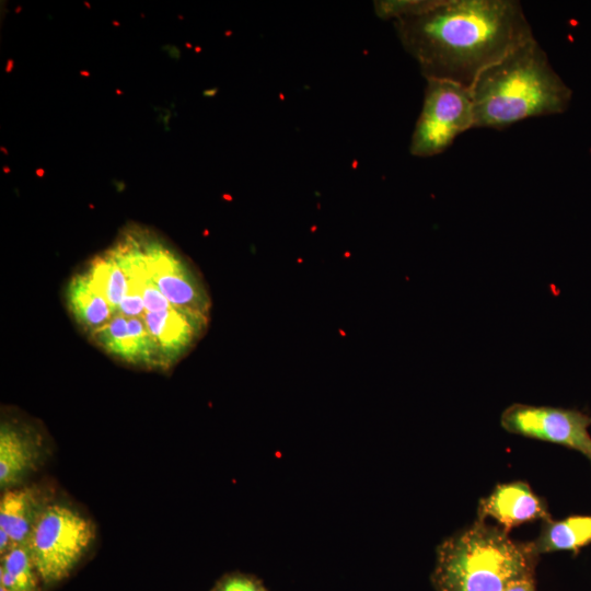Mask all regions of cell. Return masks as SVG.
I'll return each mask as SVG.
<instances>
[{
	"instance_id": "7402d4cb",
	"label": "cell",
	"mask_w": 591,
	"mask_h": 591,
	"mask_svg": "<svg viewBox=\"0 0 591 591\" xmlns=\"http://www.w3.org/2000/svg\"><path fill=\"white\" fill-rule=\"evenodd\" d=\"M590 462H591V460H590Z\"/></svg>"
},
{
	"instance_id": "8fae6325",
	"label": "cell",
	"mask_w": 591,
	"mask_h": 591,
	"mask_svg": "<svg viewBox=\"0 0 591 591\" xmlns=\"http://www.w3.org/2000/svg\"><path fill=\"white\" fill-rule=\"evenodd\" d=\"M143 321L159 347L163 366H170L187 348L199 324V318L175 308L146 312Z\"/></svg>"
},
{
	"instance_id": "9c48e42d",
	"label": "cell",
	"mask_w": 591,
	"mask_h": 591,
	"mask_svg": "<svg viewBox=\"0 0 591 591\" xmlns=\"http://www.w3.org/2000/svg\"><path fill=\"white\" fill-rule=\"evenodd\" d=\"M43 456L38 436L30 430L2 422L0 429V488L18 487L34 472Z\"/></svg>"
},
{
	"instance_id": "ffe728a7",
	"label": "cell",
	"mask_w": 591,
	"mask_h": 591,
	"mask_svg": "<svg viewBox=\"0 0 591 591\" xmlns=\"http://www.w3.org/2000/svg\"><path fill=\"white\" fill-rule=\"evenodd\" d=\"M12 68H13V60H12V59H9V60H8V67H7L5 71H7V72H10Z\"/></svg>"
},
{
	"instance_id": "8992f818",
	"label": "cell",
	"mask_w": 591,
	"mask_h": 591,
	"mask_svg": "<svg viewBox=\"0 0 591 591\" xmlns=\"http://www.w3.org/2000/svg\"><path fill=\"white\" fill-rule=\"evenodd\" d=\"M500 425L510 433L563 445L591 460V416L581 410L513 403L501 413Z\"/></svg>"
},
{
	"instance_id": "6da1fadb",
	"label": "cell",
	"mask_w": 591,
	"mask_h": 591,
	"mask_svg": "<svg viewBox=\"0 0 591 591\" xmlns=\"http://www.w3.org/2000/svg\"><path fill=\"white\" fill-rule=\"evenodd\" d=\"M393 22L402 46L426 80L466 88L487 67L534 38L515 0H434Z\"/></svg>"
},
{
	"instance_id": "ba28073f",
	"label": "cell",
	"mask_w": 591,
	"mask_h": 591,
	"mask_svg": "<svg viewBox=\"0 0 591 591\" xmlns=\"http://www.w3.org/2000/svg\"><path fill=\"white\" fill-rule=\"evenodd\" d=\"M490 518L498 522L505 532L525 522L551 519L545 501L525 482L497 485L485 498L479 500L478 518Z\"/></svg>"
},
{
	"instance_id": "30bf717a",
	"label": "cell",
	"mask_w": 591,
	"mask_h": 591,
	"mask_svg": "<svg viewBox=\"0 0 591 591\" xmlns=\"http://www.w3.org/2000/svg\"><path fill=\"white\" fill-rule=\"evenodd\" d=\"M48 503V497L36 485L3 491L0 499V530L8 533L12 546L28 543L32 530Z\"/></svg>"
},
{
	"instance_id": "5bb4252c",
	"label": "cell",
	"mask_w": 591,
	"mask_h": 591,
	"mask_svg": "<svg viewBox=\"0 0 591 591\" xmlns=\"http://www.w3.org/2000/svg\"><path fill=\"white\" fill-rule=\"evenodd\" d=\"M39 576L27 544L1 555L0 582L5 591H38Z\"/></svg>"
},
{
	"instance_id": "d6986e66",
	"label": "cell",
	"mask_w": 591,
	"mask_h": 591,
	"mask_svg": "<svg viewBox=\"0 0 591 591\" xmlns=\"http://www.w3.org/2000/svg\"><path fill=\"white\" fill-rule=\"evenodd\" d=\"M505 591H536L534 578L520 580L510 586Z\"/></svg>"
},
{
	"instance_id": "7a4b0ae2",
	"label": "cell",
	"mask_w": 591,
	"mask_h": 591,
	"mask_svg": "<svg viewBox=\"0 0 591 591\" xmlns=\"http://www.w3.org/2000/svg\"><path fill=\"white\" fill-rule=\"evenodd\" d=\"M474 128L501 129L565 112L571 90L532 38L483 70L470 88Z\"/></svg>"
},
{
	"instance_id": "52a82bcc",
	"label": "cell",
	"mask_w": 591,
	"mask_h": 591,
	"mask_svg": "<svg viewBox=\"0 0 591 591\" xmlns=\"http://www.w3.org/2000/svg\"><path fill=\"white\" fill-rule=\"evenodd\" d=\"M148 271L169 302L177 310L200 318L206 311V294L176 255L161 243L151 241L143 245Z\"/></svg>"
},
{
	"instance_id": "44dd1931",
	"label": "cell",
	"mask_w": 591,
	"mask_h": 591,
	"mask_svg": "<svg viewBox=\"0 0 591 591\" xmlns=\"http://www.w3.org/2000/svg\"><path fill=\"white\" fill-rule=\"evenodd\" d=\"M85 5H86L89 9H91V5H90L88 2H85Z\"/></svg>"
},
{
	"instance_id": "4fadbf2b",
	"label": "cell",
	"mask_w": 591,
	"mask_h": 591,
	"mask_svg": "<svg viewBox=\"0 0 591 591\" xmlns=\"http://www.w3.org/2000/svg\"><path fill=\"white\" fill-rule=\"evenodd\" d=\"M531 543L537 555L578 552L591 544V515H570L557 521H544L540 535Z\"/></svg>"
},
{
	"instance_id": "3957f363",
	"label": "cell",
	"mask_w": 591,
	"mask_h": 591,
	"mask_svg": "<svg viewBox=\"0 0 591 591\" xmlns=\"http://www.w3.org/2000/svg\"><path fill=\"white\" fill-rule=\"evenodd\" d=\"M537 556L531 542L477 519L438 546L431 580L436 591H505L534 578Z\"/></svg>"
},
{
	"instance_id": "5b68a950",
	"label": "cell",
	"mask_w": 591,
	"mask_h": 591,
	"mask_svg": "<svg viewBox=\"0 0 591 591\" xmlns=\"http://www.w3.org/2000/svg\"><path fill=\"white\" fill-rule=\"evenodd\" d=\"M471 128H474V109L470 88L444 80H427L409 152L418 158L440 154Z\"/></svg>"
},
{
	"instance_id": "7c38bea8",
	"label": "cell",
	"mask_w": 591,
	"mask_h": 591,
	"mask_svg": "<svg viewBox=\"0 0 591 591\" xmlns=\"http://www.w3.org/2000/svg\"><path fill=\"white\" fill-rule=\"evenodd\" d=\"M66 298L76 322L92 337L112 318V308L95 290L88 271L70 280Z\"/></svg>"
},
{
	"instance_id": "277c9868",
	"label": "cell",
	"mask_w": 591,
	"mask_h": 591,
	"mask_svg": "<svg viewBox=\"0 0 591 591\" xmlns=\"http://www.w3.org/2000/svg\"><path fill=\"white\" fill-rule=\"evenodd\" d=\"M94 538V524L86 517L66 503L49 502L27 543L40 581L53 584L68 577Z\"/></svg>"
},
{
	"instance_id": "9a60e30c",
	"label": "cell",
	"mask_w": 591,
	"mask_h": 591,
	"mask_svg": "<svg viewBox=\"0 0 591 591\" xmlns=\"http://www.w3.org/2000/svg\"><path fill=\"white\" fill-rule=\"evenodd\" d=\"M95 290L104 297L113 314L117 313L123 299L129 293V280L112 253L94 259L88 270Z\"/></svg>"
},
{
	"instance_id": "2e32d148",
	"label": "cell",
	"mask_w": 591,
	"mask_h": 591,
	"mask_svg": "<svg viewBox=\"0 0 591 591\" xmlns=\"http://www.w3.org/2000/svg\"><path fill=\"white\" fill-rule=\"evenodd\" d=\"M93 338L109 355L137 364L135 348L128 333V317L125 315L113 314Z\"/></svg>"
},
{
	"instance_id": "e0dca14e",
	"label": "cell",
	"mask_w": 591,
	"mask_h": 591,
	"mask_svg": "<svg viewBox=\"0 0 591 591\" xmlns=\"http://www.w3.org/2000/svg\"><path fill=\"white\" fill-rule=\"evenodd\" d=\"M212 591H268L263 582L254 576L231 573L223 577Z\"/></svg>"
},
{
	"instance_id": "ac0fdd59",
	"label": "cell",
	"mask_w": 591,
	"mask_h": 591,
	"mask_svg": "<svg viewBox=\"0 0 591 591\" xmlns=\"http://www.w3.org/2000/svg\"><path fill=\"white\" fill-rule=\"evenodd\" d=\"M130 291L123 299L117 313L125 315L126 317H138L143 318V311L146 310L142 297L140 292L136 289L134 285L129 282ZM116 314V313H115Z\"/></svg>"
}]
</instances>
